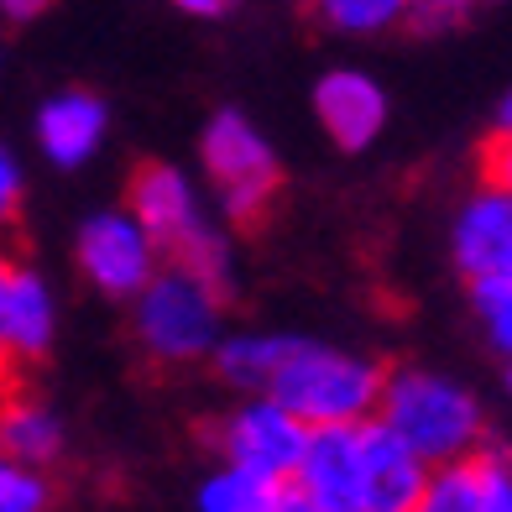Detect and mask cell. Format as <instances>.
I'll return each instance as SVG.
<instances>
[{
  "label": "cell",
  "instance_id": "cell-16",
  "mask_svg": "<svg viewBox=\"0 0 512 512\" xmlns=\"http://www.w3.org/2000/svg\"><path fill=\"white\" fill-rule=\"evenodd\" d=\"M194 507L199 512H277L283 507V486L251 476V471H236V465H215L199 481Z\"/></svg>",
  "mask_w": 512,
  "mask_h": 512
},
{
  "label": "cell",
  "instance_id": "cell-19",
  "mask_svg": "<svg viewBox=\"0 0 512 512\" xmlns=\"http://www.w3.org/2000/svg\"><path fill=\"white\" fill-rule=\"evenodd\" d=\"M476 512H512V450L486 445L476 460Z\"/></svg>",
  "mask_w": 512,
  "mask_h": 512
},
{
  "label": "cell",
  "instance_id": "cell-14",
  "mask_svg": "<svg viewBox=\"0 0 512 512\" xmlns=\"http://www.w3.org/2000/svg\"><path fill=\"white\" fill-rule=\"evenodd\" d=\"M298 335H267V330H241V335H225L220 351L209 356V366H215V377L225 387L246 392V398H267L277 371H283L288 351H293Z\"/></svg>",
  "mask_w": 512,
  "mask_h": 512
},
{
  "label": "cell",
  "instance_id": "cell-10",
  "mask_svg": "<svg viewBox=\"0 0 512 512\" xmlns=\"http://www.w3.org/2000/svg\"><path fill=\"white\" fill-rule=\"evenodd\" d=\"M298 486L319 512H366V439L361 429H314Z\"/></svg>",
  "mask_w": 512,
  "mask_h": 512
},
{
  "label": "cell",
  "instance_id": "cell-3",
  "mask_svg": "<svg viewBox=\"0 0 512 512\" xmlns=\"http://www.w3.org/2000/svg\"><path fill=\"white\" fill-rule=\"evenodd\" d=\"M126 209L152 230V241L168 256V267L194 272L220 293L230 288L236 251H230L225 230L209 220V204L199 194V183L183 168H173V162H147V168H136Z\"/></svg>",
  "mask_w": 512,
  "mask_h": 512
},
{
  "label": "cell",
  "instance_id": "cell-21",
  "mask_svg": "<svg viewBox=\"0 0 512 512\" xmlns=\"http://www.w3.org/2000/svg\"><path fill=\"white\" fill-rule=\"evenodd\" d=\"M413 512H476V471H471V465L434 471L424 502H418Z\"/></svg>",
  "mask_w": 512,
  "mask_h": 512
},
{
  "label": "cell",
  "instance_id": "cell-5",
  "mask_svg": "<svg viewBox=\"0 0 512 512\" xmlns=\"http://www.w3.org/2000/svg\"><path fill=\"white\" fill-rule=\"evenodd\" d=\"M199 162L215 183V204L230 225H256L277 199V152L246 110H215L199 131Z\"/></svg>",
  "mask_w": 512,
  "mask_h": 512
},
{
  "label": "cell",
  "instance_id": "cell-24",
  "mask_svg": "<svg viewBox=\"0 0 512 512\" xmlns=\"http://www.w3.org/2000/svg\"><path fill=\"white\" fill-rule=\"evenodd\" d=\"M455 16H460L455 6H418V11L408 16V21H413V27H418V32H434V27H450V21H455Z\"/></svg>",
  "mask_w": 512,
  "mask_h": 512
},
{
  "label": "cell",
  "instance_id": "cell-2",
  "mask_svg": "<svg viewBox=\"0 0 512 512\" xmlns=\"http://www.w3.org/2000/svg\"><path fill=\"white\" fill-rule=\"evenodd\" d=\"M382 392H387L382 361L324 340H293L267 398L298 413L309 429H366L382 413Z\"/></svg>",
  "mask_w": 512,
  "mask_h": 512
},
{
  "label": "cell",
  "instance_id": "cell-27",
  "mask_svg": "<svg viewBox=\"0 0 512 512\" xmlns=\"http://www.w3.org/2000/svg\"><path fill=\"white\" fill-rule=\"evenodd\" d=\"M497 136H512V89H507L502 105H497Z\"/></svg>",
  "mask_w": 512,
  "mask_h": 512
},
{
  "label": "cell",
  "instance_id": "cell-6",
  "mask_svg": "<svg viewBox=\"0 0 512 512\" xmlns=\"http://www.w3.org/2000/svg\"><path fill=\"white\" fill-rule=\"evenodd\" d=\"M74 267L105 298H142L162 277V246L131 209H95L74 230Z\"/></svg>",
  "mask_w": 512,
  "mask_h": 512
},
{
  "label": "cell",
  "instance_id": "cell-25",
  "mask_svg": "<svg viewBox=\"0 0 512 512\" xmlns=\"http://www.w3.org/2000/svg\"><path fill=\"white\" fill-rule=\"evenodd\" d=\"M277 512H319V507L304 497V486H298V481H288V486H283V507H277Z\"/></svg>",
  "mask_w": 512,
  "mask_h": 512
},
{
  "label": "cell",
  "instance_id": "cell-8",
  "mask_svg": "<svg viewBox=\"0 0 512 512\" xmlns=\"http://www.w3.org/2000/svg\"><path fill=\"white\" fill-rule=\"evenodd\" d=\"M450 256L471 288L492 283V277H512V194H502L497 183H476L455 209Z\"/></svg>",
  "mask_w": 512,
  "mask_h": 512
},
{
  "label": "cell",
  "instance_id": "cell-29",
  "mask_svg": "<svg viewBox=\"0 0 512 512\" xmlns=\"http://www.w3.org/2000/svg\"><path fill=\"white\" fill-rule=\"evenodd\" d=\"M507 387H512V361H507Z\"/></svg>",
  "mask_w": 512,
  "mask_h": 512
},
{
  "label": "cell",
  "instance_id": "cell-20",
  "mask_svg": "<svg viewBox=\"0 0 512 512\" xmlns=\"http://www.w3.org/2000/svg\"><path fill=\"white\" fill-rule=\"evenodd\" d=\"M48 502H53V486L42 471L16 460L0 465V512H48Z\"/></svg>",
  "mask_w": 512,
  "mask_h": 512
},
{
  "label": "cell",
  "instance_id": "cell-17",
  "mask_svg": "<svg viewBox=\"0 0 512 512\" xmlns=\"http://www.w3.org/2000/svg\"><path fill=\"white\" fill-rule=\"evenodd\" d=\"M319 16H324V27H335V32L371 37V32H387V27H398V21H408V6L403 0H324Z\"/></svg>",
  "mask_w": 512,
  "mask_h": 512
},
{
  "label": "cell",
  "instance_id": "cell-28",
  "mask_svg": "<svg viewBox=\"0 0 512 512\" xmlns=\"http://www.w3.org/2000/svg\"><path fill=\"white\" fill-rule=\"evenodd\" d=\"M6 16H11V21H27V16H32V6H27V0H21V6L11 0V6H6Z\"/></svg>",
  "mask_w": 512,
  "mask_h": 512
},
{
  "label": "cell",
  "instance_id": "cell-13",
  "mask_svg": "<svg viewBox=\"0 0 512 512\" xmlns=\"http://www.w3.org/2000/svg\"><path fill=\"white\" fill-rule=\"evenodd\" d=\"M366 512H413L424 502L434 471L387 424H366Z\"/></svg>",
  "mask_w": 512,
  "mask_h": 512
},
{
  "label": "cell",
  "instance_id": "cell-23",
  "mask_svg": "<svg viewBox=\"0 0 512 512\" xmlns=\"http://www.w3.org/2000/svg\"><path fill=\"white\" fill-rule=\"evenodd\" d=\"M16 199H21V162L16 152H0V204L16 209Z\"/></svg>",
  "mask_w": 512,
  "mask_h": 512
},
{
  "label": "cell",
  "instance_id": "cell-7",
  "mask_svg": "<svg viewBox=\"0 0 512 512\" xmlns=\"http://www.w3.org/2000/svg\"><path fill=\"white\" fill-rule=\"evenodd\" d=\"M209 439H215V450H220V465H236V471H251L262 481L288 486L298 476V465H304V455H309L314 429L298 413H288L277 398H246L220 418Z\"/></svg>",
  "mask_w": 512,
  "mask_h": 512
},
{
  "label": "cell",
  "instance_id": "cell-11",
  "mask_svg": "<svg viewBox=\"0 0 512 512\" xmlns=\"http://www.w3.org/2000/svg\"><path fill=\"white\" fill-rule=\"evenodd\" d=\"M314 115L340 152H366L387 126V89L366 68H330L314 84Z\"/></svg>",
  "mask_w": 512,
  "mask_h": 512
},
{
  "label": "cell",
  "instance_id": "cell-4",
  "mask_svg": "<svg viewBox=\"0 0 512 512\" xmlns=\"http://www.w3.org/2000/svg\"><path fill=\"white\" fill-rule=\"evenodd\" d=\"M225 293L209 288L204 277L183 272V267H162L157 283L131 304V330L142 340V351L162 366H183V361H204L220 351L225 340Z\"/></svg>",
  "mask_w": 512,
  "mask_h": 512
},
{
  "label": "cell",
  "instance_id": "cell-12",
  "mask_svg": "<svg viewBox=\"0 0 512 512\" xmlns=\"http://www.w3.org/2000/svg\"><path fill=\"white\" fill-rule=\"evenodd\" d=\"M110 131V110L100 95L89 89H58L37 105L32 115V136H37V152L53 162V168H84L89 157L100 152Z\"/></svg>",
  "mask_w": 512,
  "mask_h": 512
},
{
  "label": "cell",
  "instance_id": "cell-18",
  "mask_svg": "<svg viewBox=\"0 0 512 512\" xmlns=\"http://www.w3.org/2000/svg\"><path fill=\"white\" fill-rule=\"evenodd\" d=\"M471 309L481 319L486 340L512 361V277H492V283H476L471 288Z\"/></svg>",
  "mask_w": 512,
  "mask_h": 512
},
{
  "label": "cell",
  "instance_id": "cell-15",
  "mask_svg": "<svg viewBox=\"0 0 512 512\" xmlns=\"http://www.w3.org/2000/svg\"><path fill=\"white\" fill-rule=\"evenodd\" d=\"M0 450H6V460L42 471L63 455V418L37 398H11L0 408Z\"/></svg>",
  "mask_w": 512,
  "mask_h": 512
},
{
  "label": "cell",
  "instance_id": "cell-26",
  "mask_svg": "<svg viewBox=\"0 0 512 512\" xmlns=\"http://www.w3.org/2000/svg\"><path fill=\"white\" fill-rule=\"evenodd\" d=\"M183 11H194V16H225V0H183Z\"/></svg>",
  "mask_w": 512,
  "mask_h": 512
},
{
  "label": "cell",
  "instance_id": "cell-22",
  "mask_svg": "<svg viewBox=\"0 0 512 512\" xmlns=\"http://www.w3.org/2000/svg\"><path fill=\"white\" fill-rule=\"evenodd\" d=\"M481 183H497L502 194H512V136H492L481 152Z\"/></svg>",
  "mask_w": 512,
  "mask_h": 512
},
{
  "label": "cell",
  "instance_id": "cell-9",
  "mask_svg": "<svg viewBox=\"0 0 512 512\" xmlns=\"http://www.w3.org/2000/svg\"><path fill=\"white\" fill-rule=\"evenodd\" d=\"M58 335L53 283L27 262L0 267V351L11 361H42Z\"/></svg>",
  "mask_w": 512,
  "mask_h": 512
},
{
  "label": "cell",
  "instance_id": "cell-1",
  "mask_svg": "<svg viewBox=\"0 0 512 512\" xmlns=\"http://www.w3.org/2000/svg\"><path fill=\"white\" fill-rule=\"evenodd\" d=\"M377 424H387L429 471L471 465L492 445L476 392L460 387L455 377H445V371H429V366H392L387 371Z\"/></svg>",
  "mask_w": 512,
  "mask_h": 512
}]
</instances>
